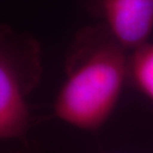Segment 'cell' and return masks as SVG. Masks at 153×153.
<instances>
[{
    "label": "cell",
    "mask_w": 153,
    "mask_h": 153,
    "mask_svg": "<svg viewBox=\"0 0 153 153\" xmlns=\"http://www.w3.org/2000/svg\"><path fill=\"white\" fill-rule=\"evenodd\" d=\"M42 74L38 42L0 30V140H18L31 125L27 98Z\"/></svg>",
    "instance_id": "obj_2"
},
{
    "label": "cell",
    "mask_w": 153,
    "mask_h": 153,
    "mask_svg": "<svg viewBox=\"0 0 153 153\" xmlns=\"http://www.w3.org/2000/svg\"><path fill=\"white\" fill-rule=\"evenodd\" d=\"M102 24L128 52L149 42L153 32V0H99Z\"/></svg>",
    "instance_id": "obj_3"
},
{
    "label": "cell",
    "mask_w": 153,
    "mask_h": 153,
    "mask_svg": "<svg viewBox=\"0 0 153 153\" xmlns=\"http://www.w3.org/2000/svg\"><path fill=\"white\" fill-rule=\"evenodd\" d=\"M0 153H35V151H33L31 149L24 146L23 149L19 150H10V151H0Z\"/></svg>",
    "instance_id": "obj_5"
},
{
    "label": "cell",
    "mask_w": 153,
    "mask_h": 153,
    "mask_svg": "<svg viewBox=\"0 0 153 153\" xmlns=\"http://www.w3.org/2000/svg\"><path fill=\"white\" fill-rule=\"evenodd\" d=\"M128 51L102 23L76 34L66 58V78L53 114L66 124L94 131L117 107L128 78Z\"/></svg>",
    "instance_id": "obj_1"
},
{
    "label": "cell",
    "mask_w": 153,
    "mask_h": 153,
    "mask_svg": "<svg viewBox=\"0 0 153 153\" xmlns=\"http://www.w3.org/2000/svg\"><path fill=\"white\" fill-rule=\"evenodd\" d=\"M127 79L153 102V42L149 41L131 51Z\"/></svg>",
    "instance_id": "obj_4"
}]
</instances>
